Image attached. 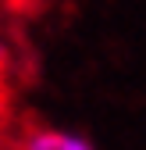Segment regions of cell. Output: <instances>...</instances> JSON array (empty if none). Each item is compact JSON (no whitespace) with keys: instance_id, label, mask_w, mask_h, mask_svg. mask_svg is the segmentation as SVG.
<instances>
[{"instance_id":"obj_1","label":"cell","mask_w":146,"mask_h":150,"mask_svg":"<svg viewBox=\"0 0 146 150\" xmlns=\"http://www.w3.org/2000/svg\"><path fill=\"white\" fill-rule=\"evenodd\" d=\"M18 150H96L86 136L68 132V129H50V125H32L18 139Z\"/></svg>"},{"instance_id":"obj_2","label":"cell","mask_w":146,"mask_h":150,"mask_svg":"<svg viewBox=\"0 0 146 150\" xmlns=\"http://www.w3.org/2000/svg\"><path fill=\"white\" fill-rule=\"evenodd\" d=\"M14 4H22V0H14Z\"/></svg>"}]
</instances>
